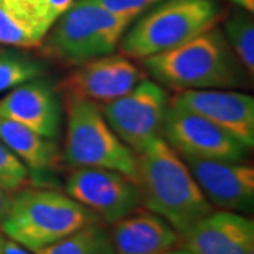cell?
<instances>
[{"instance_id": "6da1fadb", "label": "cell", "mask_w": 254, "mask_h": 254, "mask_svg": "<svg viewBox=\"0 0 254 254\" xmlns=\"http://www.w3.org/2000/svg\"><path fill=\"white\" fill-rule=\"evenodd\" d=\"M136 185L141 203L165 219L180 236L212 212L188 165L161 137L137 154Z\"/></svg>"}, {"instance_id": "7a4b0ae2", "label": "cell", "mask_w": 254, "mask_h": 254, "mask_svg": "<svg viewBox=\"0 0 254 254\" xmlns=\"http://www.w3.org/2000/svg\"><path fill=\"white\" fill-rule=\"evenodd\" d=\"M145 69L174 91L230 89L242 86L245 66L218 28H210L188 43L143 60Z\"/></svg>"}, {"instance_id": "3957f363", "label": "cell", "mask_w": 254, "mask_h": 254, "mask_svg": "<svg viewBox=\"0 0 254 254\" xmlns=\"http://www.w3.org/2000/svg\"><path fill=\"white\" fill-rule=\"evenodd\" d=\"M99 220L69 195L53 190L21 188L10 196L0 226L9 239L37 252Z\"/></svg>"}, {"instance_id": "277c9868", "label": "cell", "mask_w": 254, "mask_h": 254, "mask_svg": "<svg viewBox=\"0 0 254 254\" xmlns=\"http://www.w3.org/2000/svg\"><path fill=\"white\" fill-rule=\"evenodd\" d=\"M133 21L95 0H73L40 44L43 53L68 65L113 54Z\"/></svg>"}, {"instance_id": "5b68a950", "label": "cell", "mask_w": 254, "mask_h": 254, "mask_svg": "<svg viewBox=\"0 0 254 254\" xmlns=\"http://www.w3.org/2000/svg\"><path fill=\"white\" fill-rule=\"evenodd\" d=\"M219 17L215 0H163L127 28L119 47L128 58L144 60L188 43L215 27Z\"/></svg>"}, {"instance_id": "8992f818", "label": "cell", "mask_w": 254, "mask_h": 254, "mask_svg": "<svg viewBox=\"0 0 254 254\" xmlns=\"http://www.w3.org/2000/svg\"><path fill=\"white\" fill-rule=\"evenodd\" d=\"M64 157L75 168H105L137 180V155L112 130L96 102L71 95Z\"/></svg>"}, {"instance_id": "52a82bcc", "label": "cell", "mask_w": 254, "mask_h": 254, "mask_svg": "<svg viewBox=\"0 0 254 254\" xmlns=\"http://www.w3.org/2000/svg\"><path fill=\"white\" fill-rule=\"evenodd\" d=\"M168 108L167 91L143 78L125 96L105 103L102 113L116 136L138 154L160 137Z\"/></svg>"}, {"instance_id": "ba28073f", "label": "cell", "mask_w": 254, "mask_h": 254, "mask_svg": "<svg viewBox=\"0 0 254 254\" xmlns=\"http://www.w3.org/2000/svg\"><path fill=\"white\" fill-rule=\"evenodd\" d=\"M165 141L180 155L203 160L242 161L249 147L199 115L170 103L164 119Z\"/></svg>"}, {"instance_id": "9c48e42d", "label": "cell", "mask_w": 254, "mask_h": 254, "mask_svg": "<svg viewBox=\"0 0 254 254\" xmlns=\"http://www.w3.org/2000/svg\"><path fill=\"white\" fill-rule=\"evenodd\" d=\"M65 190L72 199L112 225L143 205L136 182L105 168H75L66 178Z\"/></svg>"}, {"instance_id": "30bf717a", "label": "cell", "mask_w": 254, "mask_h": 254, "mask_svg": "<svg viewBox=\"0 0 254 254\" xmlns=\"http://www.w3.org/2000/svg\"><path fill=\"white\" fill-rule=\"evenodd\" d=\"M192 177L210 205L232 212H252L254 168L240 161L184 157Z\"/></svg>"}, {"instance_id": "8fae6325", "label": "cell", "mask_w": 254, "mask_h": 254, "mask_svg": "<svg viewBox=\"0 0 254 254\" xmlns=\"http://www.w3.org/2000/svg\"><path fill=\"white\" fill-rule=\"evenodd\" d=\"M173 103L208 119L240 140L254 145V98L230 89H190L180 92Z\"/></svg>"}, {"instance_id": "7c38bea8", "label": "cell", "mask_w": 254, "mask_h": 254, "mask_svg": "<svg viewBox=\"0 0 254 254\" xmlns=\"http://www.w3.org/2000/svg\"><path fill=\"white\" fill-rule=\"evenodd\" d=\"M76 66L65 82L71 95L103 105L125 96L144 78L123 54L102 55Z\"/></svg>"}, {"instance_id": "4fadbf2b", "label": "cell", "mask_w": 254, "mask_h": 254, "mask_svg": "<svg viewBox=\"0 0 254 254\" xmlns=\"http://www.w3.org/2000/svg\"><path fill=\"white\" fill-rule=\"evenodd\" d=\"M73 0H0V44L40 47Z\"/></svg>"}, {"instance_id": "5bb4252c", "label": "cell", "mask_w": 254, "mask_h": 254, "mask_svg": "<svg viewBox=\"0 0 254 254\" xmlns=\"http://www.w3.org/2000/svg\"><path fill=\"white\" fill-rule=\"evenodd\" d=\"M195 254H254V222L232 210L210 212L181 235Z\"/></svg>"}, {"instance_id": "9a60e30c", "label": "cell", "mask_w": 254, "mask_h": 254, "mask_svg": "<svg viewBox=\"0 0 254 254\" xmlns=\"http://www.w3.org/2000/svg\"><path fill=\"white\" fill-rule=\"evenodd\" d=\"M0 118L17 122L54 140L63 125V105L54 86L38 78L13 88L0 100Z\"/></svg>"}, {"instance_id": "2e32d148", "label": "cell", "mask_w": 254, "mask_h": 254, "mask_svg": "<svg viewBox=\"0 0 254 254\" xmlns=\"http://www.w3.org/2000/svg\"><path fill=\"white\" fill-rule=\"evenodd\" d=\"M113 225L115 254H165L181 242L180 233L151 210L137 209Z\"/></svg>"}, {"instance_id": "e0dca14e", "label": "cell", "mask_w": 254, "mask_h": 254, "mask_svg": "<svg viewBox=\"0 0 254 254\" xmlns=\"http://www.w3.org/2000/svg\"><path fill=\"white\" fill-rule=\"evenodd\" d=\"M0 140L27 167L28 173L46 174L58 164V147L54 140L17 122L0 118Z\"/></svg>"}, {"instance_id": "ac0fdd59", "label": "cell", "mask_w": 254, "mask_h": 254, "mask_svg": "<svg viewBox=\"0 0 254 254\" xmlns=\"http://www.w3.org/2000/svg\"><path fill=\"white\" fill-rule=\"evenodd\" d=\"M36 254H115L110 233L99 222L91 223L53 245L34 252Z\"/></svg>"}, {"instance_id": "d6986e66", "label": "cell", "mask_w": 254, "mask_h": 254, "mask_svg": "<svg viewBox=\"0 0 254 254\" xmlns=\"http://www.w3.org/2000/svg\"><path fill=\"white\" fill-rule=\"evenodd\" d=\"M46 72V65L34 57L16 50H0V93L43 78Z\"/></svg>"}, {"instance_id": "ffe728a7", "label": "cell", "mask_w": 254, "mask_h": 254, "mask_svg": "<svg viewBox=\"0 0 254 254\" xmlns=\"http://www.w3.org/2000/svg\"><path fill=\"white\" fill-rule=\"evenodd\" d=\"M226 41L247 72L254 71V23L249 13H236L226 21Z\"/></svg>"}, {"instance_id": "44dd1931", "label": "cell", "mask_w": 254, "mask_h": 254, "mask_svg": "<svg viewBox=\"0 0 254 254\" xmlns=\"http://www.w3.org/2000/svg\"><path fill=\"white\" fill-rule=\"evenodd\" d=\"M30 173L27 167L0 140V188L9 193H14L24 188Z\"/></svg>"}, {"instance_id": "7402d4cb", "label": "cell", "mask_w": 254, "mask_h": 254, "mask_svg": "<svg viewBox=\"0 0 254 254\" xmlns=\"http://www.w3.org/2000/svg\"><path fill=\"white\" fill-rule=\"evenodd\" d=\"M115 14H119L122 17H126L131 21L143 14L145 10L154 7L163 0H95Z\"/></svg>"}, {"instance_id": "603a6c76", "label": "cell", "mask_w": 254, "mask_h": 254, "mask_svg": "<svg viewBox=\"0 0 254 254\" xmlns=\"http://www.w3.org/2000/svg\"><path fill=\"white\" fill-rule=\"evenodd\" d=\"M1 254H31L30 250H27L26 247H23L21 245H18L17 242L11 240V239H6L3 237L1 240Z\"/></svg>"}, {"instance_id": "cb8c5ba5", "label": "cell", "mask_w": 254, "mask_h": 254, "mask_svg": "<svg viewBox=\"0 0 254 254\" xmlns=\"http://www.w3.org/2000/svg\"><path fill=\"white\" fill-rule=\"evenodd\" d=\"M10 196H11V193H9V192H6V190H3L0 188V222H1V219L4 218V215L7 212V208H9L10 203Z\"/></svg>"}, {"instance_id": "d4e9b609", "label": "cell", "mask_w": 254, "mask_h": 254, "mask_svg": "<svg viewBox=\"0 0 254 254\" xmlns=\"http://www.w3.org/2000/svg\"><path fill=\"white\" fill-rule=\"evenodd\" d=\"M230 1L239 6L240 9L250 13V14L254 11V0H230Z\"/></svg>"}, {"instance_id": "484cf974", "label": "cell", "mask_w": 254, "mask_h": 254, "mask_svg": "<svg viewBox=\"0 0 254 254\" xmlns=\"http://www.w3.org/2000/svg\"><path fill=\"white\" fill-rule=\"evenodd\" d=\"M165 254H195V253L184 247V249H173V250H170L168 253H165Z\"/></svg>"}, {"instance_id": "4316f807", "label": "cell", "mask_w": 254, "mask_h": 254, "mask_svg": "<svg viewBox=\"0 0 254 254\" xmlns=\"http://www.w3.org/2000/svg\"><path fill=\"white\" fill-rule=\"evenodd\" d=\"M1 240H3V236L0 235V254H1Z\"/></svg>"}]
</instances>
